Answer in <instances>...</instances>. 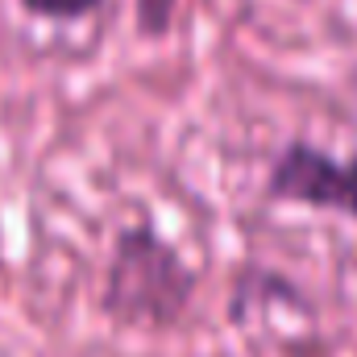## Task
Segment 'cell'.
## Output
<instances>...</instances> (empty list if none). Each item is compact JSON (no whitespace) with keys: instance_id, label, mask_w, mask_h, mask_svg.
Returning a JSON list of instances; mask_svg holds the SVG:
<instances>
[{"instance_id":"cell-2","label":"cell","mask_w":357,"mask_h":357,"mask_svg":"<svg viewBox=\"0 0 357 357\" xmlns=\"http://www.w3.org/2000/svg\"><path fill=\"white\" fill-rule=\"evenodd\" d=\"M266 199L357 220V154L337 158L307 137H291L270 162Z\"/></svg>"},{"instance_id":"cell-3","label":"cell","mask_w":357,"mask_h":357,"mask_svg":"<svg viewBox=\"0 0 357 357\" xmlns=\"http://www.w3.org/2000/svg\"><path fill=\"white\" fill-rule=\"evenodd\" d=\"M274 295H282V299L307 307V299L299 295V287L287 282V274H278V270H241V274H237L233 303H229V320H233V324H245V316L254 312V303H270Z\"/></svg>"},{"instance_id":"cell-4","label":"cell","mask_w":357,"mask_h":357,"mask_svg":"<svg viewBox=\"0 0 357 357\" xmlns=\"http://www.w3.org/2000/svg\"><path fill=\"white\" fill-rule=\"evenodd\" d=\"M21 8L38 21H88L104 8V0H21Z\"/></svg>"},{"instance_id":"cell-5","label":"cell","mask_w":357,"mask_h":357,"mask_svg":"<svg viewBox=\"0 0 357 357\" xmlns=\"http://www.w3.org/2000/svg\"><path fill=\"white\" fill-rule=\"evenodd\" d=\"M133 13H137V33L142 38H167L175 29L178 0H133Z\"/></svg>"},{"instance_id":"cell-1","label":"cell","mask_w":357,"mask_h":357,"mask_svg":"<svg viewBox=\"0 0 357 357\" xmlns=\"http://www.w3.org/2000/svg\"><path fill=\"white\" fill-rule=\"evenodd\" d=\"M199 274L171 237L137 220L112 237V254L100 282V312L121 328L167 333L183 324L195 299Z\"/></svg>"}]
</instances>
